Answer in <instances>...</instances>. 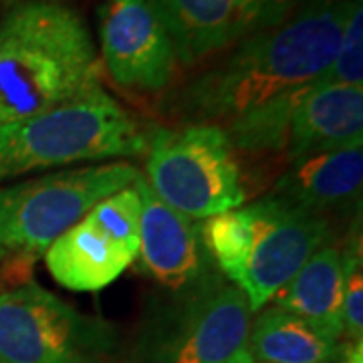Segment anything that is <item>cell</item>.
<instances>
[{
	"label": "cell",
	"mask_w": 363,
	"mask_h": 363,
	"mask_svg": "<svg viewBox=\"0 0 363 363\" xmlns=\"http://www.w3.org/2000/svg\"><path fill=\"white\" fill-rule=\"evenodd\" d=\"M350 0H309L283 23L236 43L218 63L169 93L166 113L180 123L226 128L323 77L337 51Z\"/></svg>",
	"instance_id": "obj_1"
},
{
	"label": "cell",
	"mask_w": 363,
	"mask_h": 363,
	"mask_svg": "<svg viewBox=\"0 0 363 363\" xmlns=\"http://www.w3.org/2000/svg\"><path fill=\"white\" fill-rule=\"evenodd\" d=\"M101 87L85 21L55 0H28L0 18V125Z\"/></svg>",
	"instance_id": "obj_2"
},
{
	"label": "cell",
	"mask_w": 363,
	"mask_h": 363,
	"mask_svg": "<svg viewBox=\"0 0 363 363\" xmlns=\"http://www.w3.org/2000/svg\"><path fill=\"white\" fill-rule=\"evenodd\" d=\"M329 234L325 216L272 194L202 220L214 267L247 297L252 313L269 307Z\"/></svg>",
	"instance_id": "obj_3"
},
{
	"label": "cell",
	"mask_w": 363,
	"mask_h": 363,
	"mask_svg": "<svg viewBox=\"0 0 363 363\" xmlns=\"http://www.w3.org/2000/svg\"><path fill=\"white\" fill-rule=\"evenodd\" d=\"M150 133L104 87L0 125V182L73 164L138 157Z\"/></svg>",
	"instance_id": "obj_4"
},
{
	"label": "cell",
	"mask_w": 363,
	"mask_h": 363,
	"mask_svg": "<svg viewBox=\"0 0 363 363\" xmlns=\"http://www.w3.org/2000/svg\"><path fill=\"white\" fill-rule=\"evenodd\" d=\"M142 172L125 160L59 169L0 188V267L30 269L52 242Z\"/></svg>",
	"instance_id": "obj_5"
},
{
	"label": "cell",
	"mask_w": 363,
	"mask_h": 363,
	"mask_svg": "<svg viewBox=\"0 0 363 363\" xmlns=\"http://www.w3.org/2000/svg\"><path fill=\"white\" fill-rule=\"evenodd\" d=\"M145 184L169 208L208 220L247 202V186L228 133L216 123H180L150 133Z\"/></svg>",
	"instance_id": "obj_6"
},
{
	"label": "cell",
	"mask_w": 363,
	"mask_h": 363,
	"mask_svg": "<svg viewBox=\"0 0 363 363\" xmlns=\"http://www.w3.org/2000/svg\"><path fill=\"white\" fill-rule=\"evenodd\" d=\"M252 311L247 297L220 283L152 309L142 325L138 363H224L247 345Z\"/></svg>",
	"instance_id": "obj_7"
},
{
	"label": "cell",
	"mask_w": 363,
	"mask_h": 363,
	"mask_svg": "<svg viewBox=\"0 0 363 363\" xmlns=\"http://www.w3.org/2000/svg\"><path fill=\"white\" fill-rule=\"evenodd\" d=\"M116 329L35 281L0 293V363H99Z\"/></svg>",
	"instance_id": "obj_8"
},
{
	"label": "cell",
	"mask_w": 363,
	"mask_h": 363,
	"mask_svg": "<svg viewBox=\"0 0 363 363\" xmlns=\"http://www.w3.org/2000/svg\"><path fill=\"white\" fill-rule=\"evenodd\" d=\"M140 218L135 184L107 196L49 247L43 257L47 271L69 291H101L138 260Z\"/></svg>",
	"instance_id": "obj_9"
},
{
	"label": "cell",
	"mask_w": 363,
	"mask_h": 363,
	"mask_svg": "<svg viewBox=\"0 0 363 363\" xmlns=\"http://www.w3.org/2000/svg\"><path fill=\"white\" fill-rule=\"evenodd\" d=\"M99 39L107 75L125 91H164L180 65L156 0H101Z\"/></svg>",
	"instance_id": "obj_10"
},
{
	"label": "cell",
	"mask_w": 363,
	"mask_h": 363,
	"mask_svg": "<svg viewBox=\"0 0 363 363\" xmlns=\"http://www.w3.org/2000/svg\"><path fill=\"white\" fill-rule=\"evenodd\" d=\"M135 188L142 198L138 255L142 271L172 297L194 295L224 283L208 255L202 222L164 204L143 176L135 182Z\"/></svg>",
	"instance_id": "obj_11"
},
{
	"label": "cell",
	"mask_w": 363,
	"mask_h": 363,
	"mask_svg": "<svg viewBox=\"0 0 363 363\" xmlns=\"http://www.w3.org/2000/svg\"><path fill=\"white\" fill-rule=\"evenodd\" d=\"M178 63L194 67L283 23L295 0H156Z\"/></svg>",
	"instance_id": "obj_12"
},
{
	"label": "cell",
	"mask_w": 363,
	"mask_h": 363,
	"mask_svg": "<svg viewBox=\"0 0 363 363\" xmlns=\"http://www.w3.org/2000/svg\"><path fill=\"white\" fill-rule=\"evenodd\" d=\"M363 143V87L313 83L293 111L286 133L289 162Z\"/></svg>",
	"instance_id": "obj_13"
},
{
	"label": "cell",
	"mask_w": 363,
	"mask_h": 363,
	"mask_svg": "<svg viewBox=\"0 0 363 363\" xmlns=\"http://www.w3.org/2000/svg\"><path fill=\"white\" fill-rule=\"evenodd\" d=\"M363 143L289 162L274 182L272 196L323 216L327 210L353 206L362 200Z\"/></svg>",
	"instance_id": "obj_14"
},
{
	"label": "cell",
	"mask_w": 363,
	"mask_h": 363,
	"mask_svg": "<svg viewBox=\"0 0 363 363\" xmlns=\"http://www.w3.org/2000/svg\"><path fill=\"white\" fill-rule=\"evenodd\" d=\"M345 286L343 250L323 245L313 252L297 274L274 297L272 307L293 313L327 337L343 339L341 303Z\"/></svg>",
	"instance_id": "obj_15"
},
{
	"label": "cell",
	"mask_w": 363,
	"mask_h": 363,
	"mask_svg": "<svg viewBox=\"0 0 363 363\" xmlns=\"http://www.w3.org/2000/svg\"><path fill=\"white\" fill-rule=\"evenodd\" d=\"M247 350L257 363H341L345 353L341 341L272 305L250 321Z\"/></svg>",
	"instance_id": "obj_16"
},
{
	"label": "cell",
	"mask_w": 363,
	"mask_h": 363,
	"mask_svg": "<svg viewBox=\"0 0 363 363\" xmlns=\"http://www.w3.org/2000/svg\"><path fill=\"white\" fill-rule=\"evenodd\" d=\"M319 83L363 87V9L362 0H350L337 51Z\"/></svg>",
	"instance_id": "obj_17"
},
{
	"label": "cell",
	"mask_w": 363,
	"mask_h": 363,
	"mask_svg": "<svg viewBox=\"0 0 363 363\" xmlns=\"http://www.w3.org/2000/svg\"><path fill=\"white\" fill-rule=\"evenodd\" d=\"M343 250L345 260V286L341 303V323L343 337L363 341V271H362V230L351 234L347 247Z\"/></svg>",
	"instance_id": "obj_18"
},
{
	"label": "cell",
	"mask_w": 363,
	"mask_h": 363,
	"mask_svg": "<svg viewBox=\"0 0 363 363\" xmlns=\"http://www.w3.org/2000/svg\"><path fill=\"white\" fill-rule=\"evenodd\" d=\"M341 363H363V341H353L345 347Z\"/></svg>",
	"instance_id": "obj_19"
},
{
	"label": "cell",
	"mask_w": 363,
	"mask_h": 363,
	"mask_svg": "<svg viewBox=\"0 0 363 363\" xmlns=\"http://www.w3.org/2000/svg\"><path fill=\"white\" fill-rule=\"evenodd\" d=\"M224 363H257L252 359V355H250V351L247 350V345L245 347H240V350L234 353L233 357L228 359V362Z\"/></svg>",
	"instance_id": "obj_20"
}]
</instances>
